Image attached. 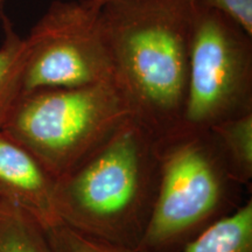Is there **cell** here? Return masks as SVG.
I'll use <instances>...</instances> for the list:
<instances>
[{"label": "cell", "mask_w": 252, "mask_h": 252, "mask_svg": "<svg viewBox=\"0 0 252 252\" xmlns=\"http://www.w3.org/2000/svg\"><path fill=\"white\" fill-rule=\"evenodd\" d=\"M0 252H56L45 229L14 207L0 215Z\"/></svg>", "instance_id": "obj_11"}, {"label": "cell", "mask_w": 252, "mask_h": 252, "mask_svg": "<svg viewBox=\"0 0 252 252\" xmlns=\"http://www.w3.org/2000/svg\"><path fill=\"white\" fill-rule=\"evenodd\" d=\"M4 39L0 46V131L24 93V72L28 58L26 37L15 32L13 24L1 15Z\"/></svg>", "instance_id": "obj_9"}, {"label": "cell", "mask_w": 252, "mask_h": 252, "mask_svg": "<svg viewBox=\"0 0 252 252\" xmlns=\"http://www.w3.org/2000/svg\"><path fill=\"white\" fill-rule=\"evenodd\" d=\"M158 180L159 138L131 116L56 180L60 223L135 251L152 214Z\"/></svg>", "instance_id": "obj_2"}, {"label": "cell", "mask_w": 252, "mask_h": 252, "mask_svg": "<svg viewBox=\"0 0 252 252\" xmlns=\"http://www.w3.org/2000/svg\"><path fill=\"white\" fill-rule=\"evenodd\" d=\"M5 2H6V0H0V18H1L2 14H4Z\"/></svg>", "instance_id": "obj_16"}, {"label": "cell", "mask_w": 252, "mask_h": 252, "mask_svg": "<svg viewBox=\"0 0 252 252\" xmlns=\"http://www.w3.org/2000/svg\"><path fill=\"white\" fill-rule=\"evenodd\" d=\"M26 40L24 93L113 81L102 9L91 0L53 1Z\"/></svg>", "instance_id": "obj_6"}, {"label": "cell", "mask_w": 252, "mask_h": 252, "mask_svg": "<svg viewBox=\"0 0 252 252\" xmlns=\"http://www.w3.org/2000/svg\"><path fill=\"white\" fill-rule=\"evenodd\" d=\"M131 116L113 81L46 88L21 94L1 131L26 147L58 180Z\"/></svg>", "instance_id": "obj_4"}, {"label": "cell", "mask_w": 252, "mask_h": 252, "mask_svg": "<svg viewBox=\"0 0 252 252\" xmlns=\"http://www.w3.org/2000/svg\"><path fill=\"white\" fill-rule=\"evenodd\" d=\"M232 178L247 187L252 181V112L226 119L209 128Z\"/></svg>", "instance_id": "obj_10"}, {"label": "cell", "mask_w": 252, "mask_h": 252, "mask_svg": "<svg viewBox=\"0 0 252 252\" xmlns=\"http://www.w3.org/2000/svg\"><path fill=\"white\" fill-rule=\"evenodd\" d=\"M196 0H112L102 17L113 82L132 117L160 138L180 127Z\"/></svg>", "instance_id": "obj_1"}, {"label": "cell", "mask_w": 252, "mask_h": 252, "mask_svg": "<svg viewBox=\"0 0 252 252\" xmlns=\"http://www.w3.org/2000/svg\"><path fill=\"white\" fill-rule=\"evenodd\" d=\"M56 179L26 147L0 131V200L48 231L59 224Z\"/></svg>", "instance_id": "obj_7"}, {"label": "cell", "mask_w": 252, "mask_h": 252, "mask_svg": "<svg viewBox=\"0 0 252 252\" xmlns=\"http://www.w3.org/2000/svg\"><path fill=\"white\" fill-rule=\"evenodd\" d=\"M252 112V35L231 18L196 0L180 127L209 130Z\"/></svg>", "instance_id": "obj_5"}, {"label": "cell", "mask_w": 252, "mask_h": 252, "mask_svg": "<svg viewBox=\"0 0 252 252\" xmlns=\"http://www.w3.org/2000/svg\"><path fill=\"white\" fill-rule=\"evenodd\" d=\"M46 232L56 252H137L132 249L88 237L62 223Z\"/></svg>", "instance_id": "obj_12"}, {"label": "cell", "mask_w": 252, "mask_h": 252, "mask_svg": "<svg viewBox=\"0 0 252 252\" xmlns=\"http://www.w3.org/2000/svg\"><path fill=\"white\" fill-rule=\"evenodd\" d=\"M9 207H11V206H9V204L5 203L4 201H1V200H0V215H1L2 213H5L6 210H7Z\"/></svg>", "instance_id": "obj_14"}, {"label": "cell", "mask_w": 252, "mask_h": 252, "mask_svg": "<svg viewBox=\"0 0 252 252\" xmlns=\"http://www.w3.org/2000/svg\"><path fill=\"white\" fill-rule=\"evenodd\" d=\"M181 252H252L251 197L203 230Z\"/></svg>", "instance_id": "obj_8"}, {"label": "cell", "mask_w": 252, "mask_h": 252, "mask_svg": "<svg viewBox=\"0 0 252 252\" xmlns=\"http://www.w3.org/2000/svg\"><path fill=\"white\" fill-rule=\"evenodd\" d=\"M207 7L222 12L252 35V0H198Z\"/></svg>", "instance_id": "obj_13"}, {"label": "cell", "mask_w": 252, "mask_h": 252, "mask_svg": "<svg viewBox=\"0 0 252 252\" xmlns=\"http://www.w3.org/2000/svg\"><path fill=\"white\" fill-rule=\"evenodd\" d=\"M242 188L210 130L179 127L160 138L156 201L135 251L181 252L243 203Z\"/></svg>", "instance_id": "obj_3"}, {"label": "cell", "mask_w": 252, "mask_h": 252, "mask_svg": "<svg viewBox=\"0 0 252 252\" xmlns=\"http://www.w3.org/2000/svg\"><path fill=\"white\" fill-rule=\"evenodd\" d=\"M91 1H93L96 6H98V7H102L104 4H106V2L109 1H112V0H91Z\"/></svg>", "instance_id": "obj_15"}]
</instances>
